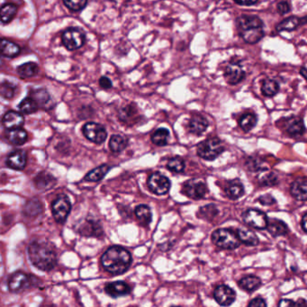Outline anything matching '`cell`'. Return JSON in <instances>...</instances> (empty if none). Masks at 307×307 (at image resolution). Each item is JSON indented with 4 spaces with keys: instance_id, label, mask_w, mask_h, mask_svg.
<instances>
[{
    "instance_id": "1",
    "label": "cell",
    "mask_w": 307,
    "mask_h": 307,
    "mask_svg": "<svg viewBox=\"0 0 307 307\" xmlns=\"http://www.w3.org/2000/svg\"><path fill=\"white\" fill-rule=\"evenodd\" d=\"M29 258L41 270L49 271L57 264V255L53 246L44 240H35L29 245Z\"/></svg>"
},
{
    "instance_id": "2",
    "label": "cell",
    "mask_w": 307,
    "mask_h": 307,
    "mask_svg": "<svg viewBox=\"0 0 307 307\" xmlns=\"http://www.w3.org/2000/svg\"><path fill=\"white\" fill-rule=\"evenodd\" d=\"M103 267L114 275H120L128 270L132 263V255L120 246H113L103 254Z\"/></svg>"
},
{
    "instance_id": "3",
    "label": "cell",
    "mask_w": 307,
    "mask_h": 307,
    "mask_svg": "<svg viewBox=\"0 0 307 307\" xmlns=\"http://www.w3.org/2000/svg\"><path fill=\"white\" fill-rule=\"evenodd\" d=\"M239 35L247 44L255 45L265 36L264 24L257 16L242 15L236 20Z\"/></svg>"
},
{
    "instance_id": "4",
    "label": "cell",
    "mask_w": 307,
    "mask_h": 307,
    "mask_svg": "<svg viewBox=\"0 0 307 307\" xmlns=\"http://www.w3.org/2000/svg\"><path fill=\"white\" fill-rule=\"evenodd\" d=\"M224 151V146L218 138H209L203 141L197 146V154L202 159L214 160Z\"/></svg>"
},
{
    "instance_id": "5",
    "label": "cell",
    "mask_w": 307,
    "mask_h": 307,
    "mask_svg": "<svg viewBox=\"0 0 307 307\" xmlns=\"http://www.w3.org/2000/svg\"><path fill=\"white\" fill-rule=\"evenodd\" d=\"M212 240L221 249H236L240 244L235 232L229 229H218L214 231L212 234Z\"/></svg>"
},
{
    "instance_id": "6",
    "label": "cell",
    "mask_w": 307,
    "mask_h": 307,
    "mask_svg": "<svg viewBox=\"0 0 307 307\" xmlns=\"http://www.w3.org/2000/svg\"><path fill=\"white\" fill-rule=\"evenodd\" d=\"M242 219L248 226L257 229V230H264L267 228V214L257 209H249L242 214Z\"/></svg>"
},
{
    "instance_id": "7",
    "label": "cell",
    "mask_w": 307,
    "mask_h": 307,
    "mask_svg": "<svg viewBox=\"0 0 307 307\" xmlns=\"http://www.w3.org/2000/svg\"><path fill=\"white\" fill-rule=\"evenodd\" d=\"M62 40L63 45L69 51H75L83 46L86 37L83 32L74 28H70L63 33Z\"/></svg>"
},
{
    "instance_id": "8",
    "label": "cell",
    "mask_w": 307,
    "mask_h": 307,
    "mask_svg": "<svg viewBox=\"0 0 307 307\" xmlns=\"http://www.w3.org/2000/svg\"><path fill=\"white\" fill-rule=\"evenodd\" d=\"M72 209L71 201L66 196H61L54 201L52 211L56 222L64 223Z\"/></svg>"
},
{
    "instance_id": "9",
    "label": "cell",
    "mask_w": 307,
    "mask_h": 307,
    "mask_svg": "<svg viewBox=\"0 0 307 307\" xmlns=\"http://www.w3.org/2000/svg\"><path fill=\"white\" fill-rule=\"evenodd\" d=\"M170 181L169 178L160 172H155L148 178L149 189L158 196H162L169 192L170 188Z\"/></svg>"
},
{
    "instance_id": "10",
    "label": "cell",
    "mask_w": 307,
    "mask_h": 307,
    "mask_svg": "<svg viewBox=\"0 0 307 307\" xmlns=\"http://www.w3.org/2000/svg\"><path fill=\"white\" fill-rule=\"evenodd\" d=\"M82 133L85 137L96 144H101L106 141L107 133L103 125L97 123H88L83 126Z\"/></svg>"
},
{
    "instance_id": "11",
    "label": "cell",
    "mask_w": 307,
    "mask_h": 307,
    "mask_svg": "<svg viewBox=\"0 0 307 307\" xmlns=\"http://www.w3.org/2000/svg\"><path fill=\"white\" fill-rule=\"evenodd\" d=\"M182 192L192 199H201L205 196L207 188L203 181L198 179H189L183 185Z\"/></svg>"
},
{
    "instance_id": "12",
    "label": "cell",
    "mask_w": 307,
    "mask_h": 307,
    "mask_svg": "<svg viewBox=\"0 0 307 307\" xmlns=\"http://www.w3.org/2000/svg\"><path fill=\"white\" fill-rule=\"evenodd\" d=\"M214 299L222 306H230L234 303L236 293L230 286L225 285H218L214 292Z\"/></svg>"
},
{
    "instance_id": "13",
    "label": "cell",
    "mask_w": 307,
    "mask_h": 307,
    "mask_svg": "<svg viewBox=\"0 0 307 307\" xmlns=\"http://www.w3.org/2000/svg\"><path fill=\"white\" fill-rule=\"evenodd\" d=\"M246 77L242 66L236 62L229 63L224 72V78L228 84L237 85L244 80Z\"/></svg>"
},
{
    "instance_id": "14",
    "label": "cell",
    "mask_w": 307,
    "mask_h": 307,
    "mask_svg": "<svg viewBox=\"0 0 307 307\" xmlns=\"http://www.w3.org/2000/svg\"><path fill=\"white\" fill-rule=\"evenodd\" d=\"M30 285V276L23 272H17L10 277L9 282V290L14 293H19L27 289Z\"/></svg>"
},
{
    "instance_id": "15",
    "label": "cell",
    "mask_w": 307,
    "mask_h": 307,
    "mask_svg": "<svg viewBox=\"0 0 307 307\" xmlns=\"http://www.w3.org/2000/svg\"><path fill=\"white\" fill-rule=\"evenodd\" d=\"M105 291L112 297L117 298V297L129 294L131 287L127 283H125L124 281H116V282H112V283L107 284L105 287Z\"/></svg>"
},
{
    "instance_id": "16",
    "label": "cell",
    "mask_w": 307,
    "mask_h": 307,
    "mask_svg": "<svg viewBox=\"0 0 307 307\" xmlns=\"http://www.w3.org/2000/svg\"><path fill=\"white\" fill-rule=\"evenodd\" d=\"M2 122L5 127L10 131V130L21 128V126L24 125L25 118L22 114L18 112L9 111L6 113Z\"/></svg>"
},
{
    "instance_id": "17",
    "label": "cell",
    "mask_w": 307,
    "mask_h": 307,
    "mask_svg": "<svg viewBox=\"0 0 307 307\" xmlns=\"http://www.w3.org/2000/svg\"><path fill=\"white\" fill-rule=\"evenodd\" d=\"M27 153L23 151H16L9 154L7 159V166L10 169L22 170L27 165Z\"/></svg>"
},
{
    "instance_id": "18",
    "label": "cell",
    "mask_w": 307,
    "mask_h": 307,
    "mask_svg": "<svg viewBox=\"0 0 307 307\" xmlns=\"http://www.w3.org/2000/svg\"><path fill=\"white\" fill-rule=\"evenodd\" d=\"M291 195L295 199L300 201H305L307 199V182L306 178H301L296 179L291 184L290 187Z\"/></svg>"
},
{
    "instance_id": "19",
    "label": "cell",
    "mask_w": 307,
    "mask_h": 307,
    "mask_svg": "<svg viewBox=\"0 0 307 307\" xmlns=\"http://www.w3.org/2000/svg\"><path fill=\"white\" fill-rule=\"evenodd\" d=\"M208 121L204 116H194L188 123V128L190 133L195 135H201L204 134L208 127Z\"/></svg>"
},
{
    "instance_id": "20",
    "label": "cell",
    "mask_w": 307,
    "mask_h": 307,
    "mask_svg": "<svg viewBox=\"0 0 307 307\" xmlns=\"http://www.w3.org/2000/svg\"><path fill=\"white\" fill-rule=\"evenodd\" d=\"M21 53V49L17 44L8 39H0V54L8 58H14Z\"/></svg>"
},
{
    "instance_id": "21",
    "label": "cell",
    "mask_w": 307,
    "mask_h": 307,
    "mask_svg": "<svg viewBox=\"0 0 307 307\" xmlns=\"http://www.w3.org/2000/svg\"><path fill=\"white\" fill-rule=\"evenodd\" d=\"M285 131L291 136L302 135L305 131V127L301 118L292 117L285 123Z\"/></svg>"
},
{
    "instance_id": "22",
    "label": "cell",
    "mask_w": 307,
    "mask_h": 307,
    "mask_svg": "<svg viewBox=\"0 0 307 307\" xmlns=\"http://www.w3.org/2000/svg\"><path fill=\"white\" fill-rule=\"evenodd\" d=\"M225 193L230 199L236 200L244 195V187L239 179H233L228 182Z\"/></svg>"
},
{
    "instance_id": "23",
    "label": "cell",
    "mask_w": 307,
    "mask_h": 307,
    "mask_svg": "<svg viewBox=\"0 0 307 307\" xmlns=\"http://www.w3.org/2000/svg\"><path fill=\"white\" fill-rule=\"evenodd\" d=\"M237 237L242 242L249 246H256L258 244V236L255 234L254 231L249 230L247 228H240L237 230Z\"/></svg>"
},
{
    "instance_id": "24",
    "label": "cell",
    "mask_w": 307,
    "mask_h": 307,
    "mask_svg": "<svg viewBox=\"0 0 307 307\" xmlns=\"http://www.w3.org/2000/svg\"><path fill=\"white\" fill-rule=\"evenodd\" d=\"M266 229H267V231H269L273 236L285 235L288 231V228L285 223L276 218L267 221Z\"/></svg>"
},
{
    "instance_id": "25",
    "label": "cell",
    "mask_w": 307,
    "mask_h": 307,
    "mask_svg": "<svg viewBox=\"0 0 307 307\" xmlns=\"http://www.w3.org/2000/svg\"><path fill=\"white\" fill-rule=\"evenodd\" d=\"M31 98L36 101L37 106L42 107H52V98L49 93L44 89L35 90L31 95Z\"/></svg>"
},
{
    "instance_id": "26",
    "label": "cell",
    "mask_w": 307,
    "mask_h": 307,
    "mask_svg": "<svg viewBox=\"0 0 307 307\" xmlns=\"http://www.w3.org/2000/svg\"><path fill=\"white\" fill-rule=\"evenodd\" d=\"M8 139L10 143L14 145H22L26 143L28 140V134L26 130L22 128L18 129L10 130L8 133Z\"/></svg>"
},
{
    "instance_id": "27",
    "label": "cell",
    "mask_w": 307,
    "mask_h": 307,
    "mask_svg": "<svg viewBox=\"0 0 307 307\" xmlns=\"http://www.w3.org/2000/svg\"><path fill=\"white\" fill-rule=\"evenodd\" d=\"M18 11V8L13 3H7L0 8V22L9 24L13 20Z\"/></svg>"
},
{
    "instance_id": "28",
    "label": "cell",
    "mask_w": 307,
    "mask_h": 307,
    "mask_svg": "<svg viewBox=\"0 0 307 307\" xmlns=\"http://www.w3.org/2000/svg\"><path fill=\"white\" fill-rule=\"evenodd\" d=\"M135 215L141 223L147 226L152 222V214L151 208L146 205H140L135 208Z\"/></svg>"
},
{
    "instance_id": "29",
    "label": "cell",
    "mask_w": 307,
    "mask_h": 307,
    "mask_svg": "<svg viewBox=\"0 0 307 307\" xmlns=\"http://www.w3.org/2000/svg\"><path fill=\"white\" fill-rule=\"evenodd\" d=\"M110 169H111L110 166L107 164L99 166L98 168L94 169L93 170L89 171L88 175L85 177V180L90 181V182H98L104 178Z\"/></svg>"
},
{
    "instance_id": "30",
    "label": "cell",
    "mask_w": 307,
    "mask_h": 307,
    "mask_svg": "<svg viewBox=\"0 0 307 307\" xmlns=\"http://www.w3.org/2000/svg\"><path fill=\"white\" fill-rule=\"evenodd\" d=\"M260 284H261L260 279L255 276H245L239 281V286L247 292H252L254 290L257 289L259 287Z\"/></svg>"
},
{
    "instance_id": "31",
    "label": "cell",
    "mask_w": 307,
    "mask_h": 307,
    "mask_svg": "<svg viewBox=\"0 0 307 307\" xmlns=\"http://www.w3.org/2000/svg\"><path fill=\"white\" fill-rule=\"evenodd\" d=\"M301 19L296 17L285 18L276 27L277 32H291L295 30L299 27Z\"/></svg>"
},
{
    "instance_id": "32",
    "label": "cell",
    "mask_w": 307,
    "mask_h": 307,
    "mask_svg": "<svg viewBox=\"0 0 307 307\" xmlns=\"http://www.w3.org/2000/svg\"><path fill=\"white\" fill-rule=\"evenodd\" d=\"M127 145H128V140L119 134L112 135L109 141V147L111 149L112 152L116 153L124 151L125 148L127 147Z\"/></svg>"
},
{
    "instance_id": "33",
    "label": "cell",
    "mask_w": 307,
    "mask_h": 307,
    "mask_svg": "<svg viewBox=\"0 0 307 307\" xmlns=\"http://www.w3.org/2000/svg\"><path fill=\"white\" fill-rule=\"evenodd\" d=\"M257 121H258L257 116H255L253 113H246L240 117L239 124H240V128L246 133H248L256 126Z\"/></svg>"
},
{
    "instance_id": "34",
    "label": "cell",
    "mask_w": 307,
    "mask_h": 307,
    "mask_svg": "<svg viewBox=\"0 0 307 307\" xmlns=\"http://www.w3.org/2000/svg\"><path fill=\"white\" fill-rule=\"evenodd\" d=\"M17 71H18L19 76L25 78V79H28V78L35 76L38 73L39 67L36 63H27L19 66Z\"/></svg>"
},
{
    "instance_id": "35",
    "label": "cell",
    "mask_w": 307,
    "mask_h": 307,
    "mask_svg": "<svg viewBox=\"0 0 307 307\" xmlns=\"http://www.w3.org/2000/svg\"><path fill=\"white\" fill-rule=\"evenodd\" d=\"M169 137V130L166 128H159L152 134V142L157 146H165L168 143Z\"/></svg>"
},
{
    "instance_id": "36",
    "label": "cell",
    "mask_w": 307,
    "mask_h": 307,
    "mask_svg": "<svg viewBox=\"0 0 307 307\" xmlns=\"http://www.w3.org/2000/svg\"><path fill=\"white\" fill-rule=\"evenodd\" d=\"M261 91L266 97H274L279 91V85L276 80H266L263 82Z\"/></svg>"
},
{
    "instance_id": "37",
    "label": "cell",
    "mask_w": 307,
    "mask_h": 307,
    "mask_svg": "<svg viewBox=\"0 0 307 307\" xmlns=\"http://www.w3.org/2000/svg\"><path fill=\"white\" fill-rule=\"evenodd\" d=\"M19 110L22 112L23 114H34L38 110V106L36 104V101L31 98V97H27V98L23 99L21 103L19 104Z\"/></svg>"
},
{
    "instance_id": "38",
    "label": "cell",
    "mask_w": 307,
    "mask_h": 307,
    "mask_svg": "<svg viewBox=\"0 0 307 307\" xmlns=\"http://www.w3.org/2000/svg\"><path fill=\"white\" fill-rule=\"evenodd\" d=\"M218 214V209L216 208V206L214 205H207L201 207L198 213H197V216L200 217L202 219H205V220H212L214 218L216 215Z\"/></svg>"
},
{
    "instance_id": "39",
    "label": "cell",
    "mask_w": 307,
    "mask_h": 307,
    "mask_svg": "<svg viewBox=\"0 0 307 307\" xmlns=\"http://www.w3.org/2000/svg\"><path fill=\"white\" fill-rule=\"evenodd\" d=\"M17 86L12 84L11 82L5 81L0 84V96H2L6 99H11L16 95Z\"/></svg>"
},
{
    "instance_id": "40",
    "label": "cell",
    "mask_w": 307,
    "mask_h": 307,
    "mask_svg": "<svg viewBox=\"0 0 307 307\" xmlns=\"http://www.w3.org/2000/svg\"><path fill=\"white\" fill-rule=\"evenodd\" d=\"M167 168L172 172L180 173V172H183L185 169V161L179 157H174L169 160L167 164Z\"/></svg>"
},
{
    "instance_id": "41",
    "label": "cell",
    "mask_w": 307,
    "mask_h": 307,
    "mask_svg": "<svg viewBox=\"0 0 307 307\" xmlns=\"http://www.w3.org/2000/svg\"><path fill=\"white\" fill-rule=\"evenodd\" d=\"M258 180L262 185L267 186V187L275 186L277 184V177L276 174L271 171H265L262 174H260L258 177Z\"/></svg>"
},
{
    "instance_id": "42",
    "label": "cell",
    "mask_w": 307,
    "mask_h": 307,
    "mask_svg": "<svg viewBox=\"0 0 307 307\" xmlns=\"http://www.w3.org/2000/svg\"><path fill=\"white\" fill-rule=\"evenodd\" d=\"M52 179H54V178L50 175L45 173L40 174L36 178V187H38V188H47L48 187H51L53 186Z\"/></svg>"
},
{
    "instance_id": "43",
    "label": "cell",
    "mask_w": 307,
    "mask_h": 307,
    "mask_svg": "<svg viewBox=\"0 0 307 307\" xmlns=\"http://www.w3.org/2000/svg\"><path fill=\"white\" fill-rule=\"evenodd\" d=\"M63 3L67 7L68 9H71L72 11H80L81 9H84L85 7L88 4V2L86 0L64 1Z\"/></svg>"
},
{
    "instance_id": "44",
    "label": "cell",
    "mask_w": 307,
    "mask_h": 307,
    "mask_svg": "<svg viewBox=\"0 0 307 307\" xmlns=\"http://www.w3.org/2000/svg\"><path fill=\"white\" fill-rule=\"evenodd\" d=\"M258 202L263 205H271L276 203V199L271 195H264L258 197Z\"/></svg>"
},
{
    "instance_id": "45",
    "label": "cell",
    "mask_w": 307,
    "mask_h": 307,
    "mask_svg": "<svg viewBox=\"0 0 307 307\" xmlns=\"http://www.w3.org/2000/svg\"><path fill=\"white\" fill-rule=\"evenodd\" d=\"M290 10H291L290 5L285 1H282L277 4V11L280 15L289 13Z\"/></svg>"
},
{
    "instance_id": "46",
    "label": "cell",
    "mask_w": 307,
    "mask_h": 307,
    "mask_svg": "<svg viewBox=\"0 0 307 307\" xmlns=\"http://www.w3.org/2000/svg\"><path fill=\"white\" fill-rule=\"evenodd\" d=\"M249 307H267V303L265 300L260 297L254 298L249 302Z\"/></svg>"
},
{
    "instance_id": "47",
    "label": "cell",
    "mask_w": 307,
    "mask_h": 307,
    "mask_svg": "<svg viewBox=\"0 0 307 307\" xmlns=\"http://www.w3.org/2000/svg\"><path fill=\"white\" fill-rule=\"evenodd\" d=\"M99 85L103 89H108L112 88V81L107 77H102L99 80Z\"/></svg>"
},
{
    "instance_id": "48",
    "label": "cell",
    "mask_w": 307,
    "mask_h": 307,
    "mask_svg": "<svg viewBox=\"0 0 307 307\" xmlns=\"http://www.w3.org/2000/svg\"><path fill=\"white\" fill-rule=\"evenodd\" d=\"M277 307H295V302L289 299H282L277 304Z\"/></svg>"
},
{
    "instance_id": "49",
    "label": "cell",
    "mask_w": 307,
    "mask_h": 307,
    "mask_svg": "<svg viewBox=\"0 0 307 307\" xmlns=\"http://www.w3.org/2000/svg\"><path fill=\"white\" fill-rule=\"evenodd\" d=\"M235 3L240 6H253L258 4V1H235Z\"/></svg>"
},
{
    "instance_id": "50",
    "label": "cell",
    "mask_w": 307,
    "mask_h": 307,
    "mask_svg": "<svg viewBox=\"0 0 307 307\" xmlns=\"http://www.w3.org/2000/svg\"><path fill=\"white\" fill-rule=\"evenodd\" d=\"M306 217L307 214L306 213H304L303 215V217H302V222H301V224H302V228H303V231L304 233L306 232Z\"/></svg>"
},
{
    "instance_id": "51",
    "label": "cell",
    "mask_w": 307,
    "mask_h": 307,
    "mask_svg": "<svg viewBox=\"0 0 307 307\" xmlns=\"http://www.w3.org/2000/svg\"><path fill=\"white\" fill-rule=\"evenodd\" d=\"M295 307H306V301L304 299H299L295 302Z\"/></svg>"
},
{
    "instance_id": "52",
    "label": "cell",
    "mask_w": 307,
    "mask_h": 307,
    "mask_svg": "<svg viewBox=\"0 0 307 307\" xmlns=\"http://www.w3.org/2000/svg\"><path fill=\"white\" fill-rule=\"evenodd\" d=\"M300 73H301V74H302V76L303 77V78H304V79H306L307 77H306V69H305V67H303L302 68V69H301V71H300Z\"/></svg>"
},
{
    "instance_id": "53",
    "label": "cell",
    "mask_w": 307,
    "mask_h": 307,
    "mask_svg": "<svg viewBox=\"0 0 307 307\" xmlns=\"http://www.w3.org/2000/svg\"><path fill=\"white\" fill-rule=\"evenodd\" d=\"M2 63H3V61H2V59H1V57H0V66L2 65Z\"/></svg>"
},
{
    "instance_id": "54",
    "label": "cell",
    "mask_w": 307,
    "mask_h": 307,
    "mask_svg": "<svg viewBox=\"0 0 307 307\" xmlns=\"http://www.w3.org/2000/svg\"><path fill=\"white\" fill-rule=\"evenodd\" d=\"M170 307H180V306H176V305H173V306H170Z\"/></svg>"
}]
</instances>
